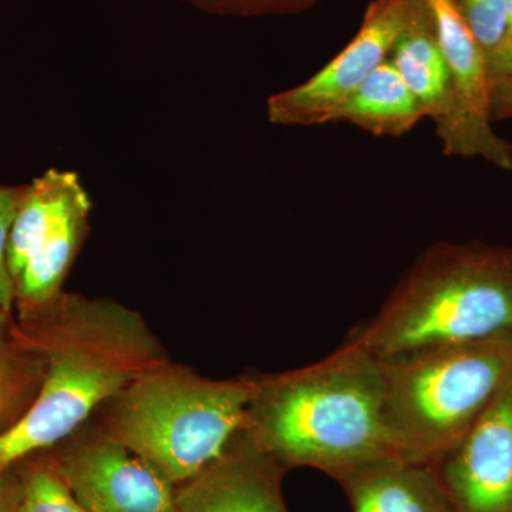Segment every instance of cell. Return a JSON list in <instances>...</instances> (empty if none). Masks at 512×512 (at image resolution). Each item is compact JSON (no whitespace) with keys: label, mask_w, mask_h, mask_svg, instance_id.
Masks as SVG:
<instances>
[{"label":"cell","mask_w":512,"mask_h":512,"mask_svg":"<svg viewBox=\"0 0 512 512\" xmlns=\"http://www.w3.org/2000/svg\"><path fill=\"white\" fill-rule=\"evenodd\" d=\"M18 311L16 333L42 357L45 380L29 412L0 436V474L64 443L138 377L170 362L146 319L110 299L59 292Z\"/></svg>","instance_id":"1"},{"label":"cell","mask_w":512,"mask_h":512,"mask_svg":"<svg viewBox=\"0 0 512 512\" xmlns=\"http://www.w3.org/2000/svg\"><path fill=\"white\" fill-rule=\"evenodd\" d=\"M249 379L244 434L285 470L312 467L339 481L396 456L384 414L382 360L352 340L313 365Z\"/></svg>","instance_id":"2"},{"label":"cell","mask_w":512,"mask_h":512,"mask_svg":"<svg viewBox=\"0 0 512 512\" xmlns=\"http://www.w3.org/2000/svg\"><path fill=\"white\" fill-rule=\"evenodd\" d=\"M512 336V248L439 242L349 340L379 359Z\"/></svg>","instance_id":"3"},{"label":"cell","mask_w":512,"mask_h":512,"mask_svg":"<svg viewBox=\"0 0 512 512\" xmlns=\"http://www.w3.org/2000/svg\"><path fill=\"white\" fill-rule=\"evenodd\" d=\"M249 399V376L207 379L170 360L104 404L100 427L180 487L241 436Z\"/></svg>","instance_id":"4"},{"label":"cell","mask_w":512,"mask_h":512,"mask_svg":"<svg viewBox=\"0 0 512 512\" xmlns=\"http://www.w3.org/2000/svg\"><path fill=\"white\" fill-rule=\"evenodd\" d=\"M396 456L436 464L512 380V336L380 359Z\"/></svg>","instance_id":"5"},{"label":"cell","mask_w":512,"mask_h":512,"mask_svg":"<svg viewBox=\"0 0 512 512\" xmlns=\"http://www.w3.org/2000/svg\"><path fill=\"white\" fill-rule=\"evenodd\" d=\"M423 0H373L359 32L335 59L305 83L268 101L269 120L279 126L332 123L339 107L389 59Z\"/></svg>","instance_id":"6"},{"label":"cell","mask_w":512,"mask_h":512,"mask_svg":"<svg viewBox=\"0 0 512 512\" xmlns=\"http://www.w3.org/2000/svg\"><path fill=\"white\" fill-rule=\"evenodd\" d=\"M446 59L453 89V110L437 133L447 156L481 157L512 173V144L498 136L491 117L490 84L484 50L454 0H424Z\"/></svg>","instance_id":"7"},{"label":"cell","mask_w":512,"mask_h":512,"mask_svg":"<svg viewBox=\"0 0 512 512\" xmlns=\"http://www.w3.org/2000/svg\"><path fill=\"white\" fill-rule=\"evenodd\" d=\"M64 443L57 467L87 512H180L177 487L100 426Z\"/></svg>","instance_id":"8"},{"label":"cell","mask_w":512,"mask_h":512,"mask_svg":"<svg viewBox=\"0 0 512 512\" xmlns=\"http://www.w3.org/2000/svg\"><path fill=\"white\" fill-rule=\"evenodd\" d=\"M433 466L457 512H512V380Z\"/></svg>","instance_id":"9"},{"label":"cell","mask_w":512,"mask_h":512,"mask_svg":"<svg viewBox=\"0 0 512 512\" xmlns=\"http://www.w3.org/2000/svg\"><path fill=\"white\" fill-rule=\"evenodd\" d=\"M285 468L242 431L227 453L177 487L180 512H288L281 494Z\"/></svg>","instance_id":"10"},{"label":"cell","mask_w":512,"mask_h":512,"mask_svg":"<svg viewBox=\"0 0 512 512\" xmlns=\"http://www.w3.org/2000/svg\"><path fill=\"white\" fill-rule=\"evenodd\" d=\"M338 483L352 512H457L433 464L383 457Z\"/></svg>","instance_id":"11"},{"label":"cell","mask_w":512,"mask_h":512,"mask_svg":"<svg viewBox=\"0 0 512 512\" xmlns=\"http://www.w3.org/2000/svg\"><path fill=\"white\" fill-rule=\"evenodd\" d=\"M92 201L80 187L64 204L59 217L15 282L18 309L33 308L55 298L89 232Z\"/></svg>","instance_id":"12"},{"label":"cell","mask_w":512,"mask_h":512,"mask_svg":"<svg viewBox=\"0 0 512 512\" xmlns=\"http://www.w3.org/2000/svg\"><path fill=\"white\" fill-rule=\"evenodd\" d=\"M389 59L419 100L426 117L434 120L436 133H439L446 127L453 110V89L450 70L424 0L409 28L394 45Z\"/></svg>","instance_id":"13"},{"label":"cell","mask_w":512,"mask_h":512,"mask_svg":"<svg viewBox=\"0 0 512 512\" xmlns=\"http://www.w3.org/2000/svg\"><path fill=\"white\" fill-rule=\"evenodd\" d=\"M423 107L392 60L380 64L333 116L377 137H402L424 119Z\"/></svg>","instance_id":"14"},{"label":"cell","mask_w":512,"mask_h":512,"mask_svg":"<svg viewBox=\"0 0 512 512\" xmlns=\"http://www.w3.org/2000/svg\"><path fill=\"white\" fill-rule=\"evenodd\" d=\"M80 187L83 185L76 174L59 170H49L25 185L6 248L13 282L45 241L64 204Z\"/></svg>","instance_id":"15"},{"label":"cell","mask_w":512,"mask_h":512,"mask_svg":"<svg viewBox=\"0 0 512 512\" xmlns=\"http://www.w3.org/2000/svg\"><path fill=\"white\" fill-rule=\"evenodd\" d=\"M45 380V363L19 338L12 312L0 311V436L23 419Z\"/></svg>","instance_id":"16"},{"label":"cell","mask_w":512,"mask_h":512,"mask_svg":"<svg viewBox=\"0 0 512 512\" xmlns=\"http://www.w3.org/2000/svg\"><path fill=\"white\" fill-rule=\"evenodd\" d=\"M18 485V512H87L64 480L56 458L30 464Z\"/></svg>","instance_id":"17"},{"label":"cell","mask_w":512,"mask_h":512,"mask_svg":"<svg viewBox=\"0 0 512 512\" xmlns=\"http://www.w3.org/2000/svg\"><path fill=\"white\" fill-rule=\"evenodd\" d=\"M485 56L508 36L505 0H454Z\"/></svg>","instance_id":"18"},{"label":"cell","mask_w":512,"mask_h":512,"mask_svg":"<svg viewBox=\"0 0 512 512\" xmlns=\"http://www.w3.org/2000/svg\"><path fill=\"white\" fill-rule=\"evenodd\" d=\"M215 15L262 16L284 15L309 9L318 0H181Z\"/></svg>","instance_id":"19"},{"label":"cell","mask_w":512,"mask_h":512,"mask_svg":"<svg viewBox=\"0 0 512 512\" xmlns=\"http://www.w3.org/2000/svg\"><path fill=\"white\" fill-rule=\"evenodd\" d=\"M23 191L25 187H0V311L5 312H12L15 305V282L6 261V248Z\"/></svg>","instance_id":"20"},{"label":"cell","mask_w":512,"mask_h":512,"mask_svg":"<svg viewBox=\"0 0 512 512\" xmlns=\"http://www.w3.org/2000/svg\"><path fill=\"white\" fill-rule=\"evenodd\" d=\"M490 103L493 121L512 119V74L491 77Z\"/></svg>","instance_id":"21"},{"label":"cell","mask_w":512,"mask_h":512,"mask_svg":"<svg viewBox=\"0 0 512 512\" xmlns=\"http://www.w3.org/2000/svg\"><path fill=\"white\" fill-rule=\"evenodd\" d=\"M487 59L488 73L491 77L495 76H511L512 74V36L495 47L493 52L485 56Z\"/></svg>","instance_id":"22"},{"label":"cell","mask_w":512,"mask_h":512,"mask_svg":"<svg viewBox=\"0 0 512 512\" xmlns=\"http://www.w3.org/2000/svg\"><path fill=\"white\" fill-rule=\"evenodd\" d=\"M0 474V512H18L19 485L9 483Z\"/></svg>","instance_id":"23"},{"label":"cell","mask_w":512,"mask_h":512,"mask_svg":"<svg viewBox=\"0 0 512 512\" xmlns=\"http://www.w3.org/2000/svg\"><path fill=\"white\" fill-rule=\"evenodd\" d=\"M505 6H507L508 36H512V0H505ZM507 37H505V39H507Z\"/></svg>","instance_id":"24"}]
</instances>
